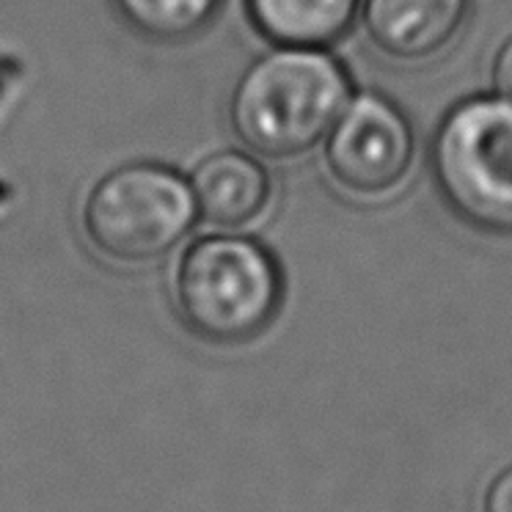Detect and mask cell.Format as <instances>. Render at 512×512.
I'll return each mask as SVG.
<instances>
[{"label": "cell", "instance_id": "obj_9", "mask_svg": "<svg viewBox=\"0 0 512 512\" xmlns=\"http://www.w3.org/2000/svg\"><path fill=\"white\" fill-rule=\"evenodd\" d=\"M223 0H113L135 34L174 45L207 31Z\"/></svg>", "mask_w": 512, "mask_h": 512}, {"label": "cell", "instance_id": "obj_5", "mask_svg": "<svg viewBox=\"0 0 512 512\" xmlns=\"http://www.w3.org/2000/svg\"><path fill=\"white\" fill-rule=\"evenodd\" d=\"M416 160V133L397 102L353 91L323 141L328 177L356 199H383L400 188Z\"/></svg>", "mask_w": 512, "mask_h": 512}, {"label": "cell", "instance_id": "obj_10", "mask_svg": "<svg viewBox=\"0 0 512 512\" xmlns=\"http://www.w3.org/2000/svg\"><path fill=\"white\" fill-rule=\"evenodd\" d=\"M477 512H512V466H504L485 482Z\"/></svg>", "mask_w": 512, "mask_h": 512}, {"label": "cell", "instance_id": "obj_1", "mask_svg": "<svg viewBox=\"0 0 512 512\" xmlns=\"http://www.w3.org/2000/svg\"><path fill=\"white\" fill-rule=\"evenodd\" d=\"M350 94V72L328 47L273 45L234 83L229 124L256 157L295 160L323 146Z\"/></svg>", "mask_w": 512, "mask_h": 512}, {"label": "cell", "instance_id": "obj_7", "mask_svg": "<svg viewBox=\"0 0 512 512\" xmlns=\"http://www.w3.org/2000/svg\"><path fill=\"white\" fill-rule=\"evenodd\" d=\"M199 221L218 232H245L268 215L273 177L248 149H221L190 174Z\"/></svg>", "mask_w": 512, "mask_h": 512}, {"label": "cell", "instance_id": "obj_3", "mask_svg": "<svg viewBox=\"0 0 512 512\" xmlns=\"http://www.w3.org/2000/svg\"><path fill=\"white\" fill-rule=\"evenodd\" d=\"M430 174L455 218L512 237V102L496 91L455 102L430 141Z\"/></svg>", "mask_w": 512, "mask_h": 512}, {"label": "cell", "instance_id": "obj_2", "mask_svg": "<svg viewBox=\"0 0 512 512\" xmlns=\"http://www.w3.org/2000/svg\"><path fill=\"white\" fill-rule=\"evenodd\" d=\"M284 301V276L268 245L245 232H212L182 251L174 306L201 342L237 347L265 334Z\"/></svg>", "mask_w": 512, "mask_h": 512}, {"label": "cell", "instance_id": "obj_11", "mask_svg": "<svg viewBox=\"0 0 512 512\" xmlns=\"http://www.w3.org/2000/svg\"><path fill=\"white\" fill-rule=\"evenodd\" d=\"M490 83L496 94L512 102V36H507L496 50L493 67H490Z\"/></svg>", "mask_w": 512, "mask_h": 512}, {"label": "cell", "instance_id": "obj_4", "mask_svg": "<svg viewBox=\"0 0 512 512\" xmlns=\"http://www.w3.org/2000/svg\"><path fill=\"white\" fill-rule=\"evenodd\" d=\"M83 234L113 265H155L188 240L199 221L185 179L163 163H124L94 182L83 201Z\"/></svg>", "mask_w": 512, "mask_h": 512}, {"label": "cell", "instance_id": "obj_6", "mask_svg": "<svg viewBox=\"0 0 512 512\" xmlns=\"http://www.w3.org/2000/svg\"><path fill=\"white\" fill-rule=\"evenodd\" d=\"M471 0H361V25L372 45L394 61H430L452 47Z\"/></svg>", "mask_w": 512, "mask_h": 512}, {"label": "cell", "instance_id": "obj_8", "mask_svg": "<svg viewBox=\"0 0 512 512\" xmlns=\"http://www.w3.org/2000/svg\"><path fill=\"white\" fill-rule=\"evenodd\" d=\"M259 36L284 47H328L353 28L361 0H245Z\"/></svg>", "mask_w": 512, "mask_h": 512}]
</instances>
